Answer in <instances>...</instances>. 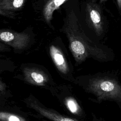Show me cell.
<instances>
[{
  "label": "cell",
  "mask_w": 121,
  "mask_h": 121,
  "mask_svg": "<svg viewBox=\"0 0 121 121\" xmlns=\"http://www.w3.org/2000/svg\"><path fill=\"white\" fill-rule=\"evenodd\" d=\"M94 88L101 98L113 100L121 107V84L114 78L98 80L94 84Z\"/></svg>",
  "instance_id": "obj_1"
},
{
  "label": "cell",
  "mask_w": 121,
  "mask_h": 121,
  "mask_svg": "<svg viewBox=\"0 0 121 121\" xmlns=\"http://www.w3.org/2000/svg\"><path fill=\"white\" fill-rule=\"evenodd\" d=\"M1 40L17 49H22L26 47L30 40L28 34L24 33H17L9 31H1Z\"/></svg>",
  "instance_id": "obj_2"
},
{
  "label": "cell",
  "mask_w": 121,
  "mask_h": 121,
  "mask_svg": "<svg viewBox=\"0 0 121 121\" xmlns=\"http://www.w3.org/2000/svg\"><path fill=\"white\" fill-rule=\"evenodd\" d=\"M86 17L88 24L97 34L101 35L103 31V21L100 10L95 3H87Z\"/></svg>",
  "instance_id": "obj_3"
},
{
  "label": "cell",
  "mask_w": 121,
  "mask_h": 121,
  "mask_svg": "<svg viewBox=\"0 0 121 121\" xmlns=\"http://www.w3.org/2000/svg\"><path fill=\"white\" fill-rule=\"evenodd\" d=\"M68 0H48L44 5L43 14L46 22L50 24L52 19V15L54 10L57 9L61 5Z\"/></svg>",
  "instance_id": "obj_4"
},
{
  "label": "cell",
  "mask_w": 121,
  "mask_h": 121,
  "mask_svg": "<svg viewBox=\"0 0 121 121\" xmlns=\"http://www.w3.org/2000/svg\"><path fill=\"white\" fill-rule=\"evenodd\" d=\"M26 0H0V11L1 15L17 10L22 8Z\"/></svg>",
  "instance_id": "obj_5"
},
{
  "label": "cell",
  "mask_w": 121,
  "mask_h": 121,
  "mask_svg": "<svg viewBox=\"0 0 121 121\" xmlns=\"http://www.w3.org/2000/svg\"><path fill=\"white\" fill-rule=\"evenodd\" d=\"M50 50L51 56L56 66L62 72H65L67 67L65 59L60 51L53 45L50 47Z\"/></svg>",
  "instance_id": "obj_6"
},
{
  "label": "cell",
  "mask_w": 121,
  "mask_h": 121,
  "mask_svg": "<svg viewBox=\"0 0 121 121\" xmlns=\"http://www.w3.org/2000/svg\"><path fill=\"white\" fill-rule=\"evenodd\" d=\"M31 78L37 84H42L45 81L43 76L37 72H32L31 73Z\"/></svg>",
  "instance_id": "obj_7"
},
{
  "label": "cell",
  "mask_w": 121,
  "mask_h": 121,
  "mask_svg": "<svg viewBox=\"0 0 121 121\" xmlns=\"http://www.w3.org/2000/svg\"><path fill=\"white\" fill-rule=\"evenodd\" d=\"M67 104L69 110L73 113L76 112L78 110V107L76 103L72 99H69L67 101Z\"/></svg>",
  "instance_id": "obj_8"
},
{
  "label": "cell",
  "mask_w": 121,
  "mask_h": 121,
  "mask_svg": "<svg viewBox=\"0 0 121 121\" xmlns=\"http://www.w3.org/2000/svg\"><path fill=\"white\" fill-rule=\"evenodd\" d=\"M8 121H20V119L17 116L14 115H10L7 117Z\"/></svg>",
  "instance_id": "obj_9"
},
{
  "label": "cell",
  "mask_w": 121,
  "mask_h": 121,
  "mask_svg": "<svg viewBox=\"0 0 121 121\" xmlns=\"http://www.w3.org/2000/svg\"><path fill=\"white\" fill-rule=\"evenodd\" d=\"M118 8L120 9H121V0H117Z\"/></svg>",
  "instance_id": "obj_10"
},
{
  "label": "cell",
  "mask_w": 121,
  "mask_h": 121,
  "mask_svg": "<svg viewBox=\"0 0 121 121\" xmlns=\"http://www.w3.org/2000/svg\"><path fill=\"white\" fill-rule=\"evenodd\" d=\"M60 121H74L72 119H69V118H64V119H61Z\"/></svg>",
  "instance_id": "obj_11"
},
{
  "label": "cell",
  "mask_w": 121,
  "mask_h": 121,
  "mask_svg": "<svg viewBox=\"0 0 121 121\" xmlns=\"http://www.w3.org/2000/svg\"></svg>",
  "instance_id": "obj_12"
}]
</instances>
